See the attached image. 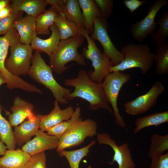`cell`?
Returning a JSON list of instances; mask_svg holds the SVG:
<instances>
[{
    "label": "cell",
    "mask_w": 168,
    "mask_h": 168,
    "mask_svg": "<svg viewBox=\"0 0 168 168\" xmlns=\"http://www.w3.org/2000/svg\"><path fill=\"white\" fill-rule=\"evenodd\" d=\"M64 83L65 86L75 88L66 97L68 101L79 97L89 102V109L91 110L102 109L113 114L101 83L92 81L84 69L79 71L76 78L64 79Z\"/></svg>",
    "instance_id": "6da1fadb"
},
{
    "label": "cell",
    "mask_w": 168,
    "mask_h": 168,
    "mask_svg": "<svg viewBox=\"0 0 168 168\" xmlns=\"http://www.w3.org/2000/svg\"><path fill=\"white\" fill-rule=\"evenodd\" d=\"M124 59L118 64L110 67V73L123 72L126 70L138 68L142 74H144L152 68L155 57L148 45L128 44L124 46L120 51Z\"/></svg>",
    "instance_id": "7a4b0ae2"
},
{
    "label": "cell",
    "mask_w": 168,
    "mask_h": 168,
    "mask_svg": "<svg viewBox=\"0 0 168 168\" xmlns=\"http://www.w3.org/2000/svg\"><path fill=\"white\" fill-rule=\"evenodd\" d=\"M85 39L81 35L60 40L56 49L49 57V64L53 71L58 75L62 74L69 68L65 65L71 61H75L80 66L85 65V58L77 50Z\"/></svg>",
    "instance_id": "3957f363"
},
{
    "label": "cell",
    "mask_w": 168,
    "mask_h": 168,
    "mask_svg": "<svg viewBox=\"0 0 168 168\" xmlns=\"http://www.w3.org/2000/svg\"><path fill=\"white\" fill-rule=\"evenodd\" d=\"M31 65L28 73L29 76L37 82L49 89L58 103L67 104L66 97L71 93V90L59 84L53 75V70L48 65L40 52L35 51L33 55Z\"/></svg>",
    "instance_id": "277c9868"
},
{
    "label": "cell",
    "mask_w": 168,
    "mask_h": 168,
    "mask_svg": "<svg viewBox=\"0 0 168 168\" xmlns=\"http://www.w3.org/2000/svg\"><path fill=\"white\" fill-rule=\"evenodd\" d=\"M82 34L86 39L88 46L82 50L84 58L91 60L94 68L90 69L87 73L93 82L100 84L110 72L109 69L113 64L109 58L102 52L96 45L94 40L91 39L86 30L82 31Z\"/></svg>",
    "instance_id": "5b68a950"
},
{
    "label": "cell",
    "mask_w": 168,
    "mask_h": 168,
    "mask_svg": "<svg viewBox=\"0 0 168 168\" xmlns=\"http://www.w3.org/2000/svg\"><path fill=\"white\" fill-rule=\"evenodd\" d=\"M131 75L121 71L110 73L101 83L108 101L112 107L116 124L121 128L127 126L123 117L120 114L117 106V100L123 86L130 80Z\"/></svg>",
    "instance_id": "8992f818"
},
{
    "label": "cell",
    "mask_w": 168,
    "mask_h": 168,
    "mask_svg": "<svg viewBox=\"0 0 168 168\" xmlns=\"http://www.w3.org/2000/svg\"><path fill=\"white\" fill-rule=\"evenodd\" d=\"M97 124L94 120L82 118L60 138L56 151L58 152L66 148L80 145L87 137L97 135Z\"/></svg>",
    "instance_id": "52a82bcc"
},
{
    "label": "cell",
    "mask_w": 168,
    "mask_h": 168,
    "mask_svg": "<svg viewBox=\"0 0 168 168\" xmlns=\"http://www.w3.org/2000/svg\"><path fill=\"white\" fill-rule=\"evenodd\" d=\"M9 49L10 55L5 62L6 69L16 77L28 74L34 50L30 45L20 42L12 45Z\"/></svg>",
    "instance_id": "ba28073f"
},
{
    "label": "cell",
    "mask_w": 168,
    "mask_h": 168,
    "mask_svg": "<svg viewBox=\"0 0 168 168\" xmlns=\"http://www.w3.org/2000/svg\"><path fill=\"white\" fill-rule=\"evenodd\" d=\"M165 90L164 86L161 82H156L146 93L133 100L125 102L123 104L125 112L132 115L146 112L155 105L158 98Z\"/></svg>",
    "instance_id": "9c48e42d"
},
{
    "label": "cell",
    "mask_w": 168,
    "mask_h": 168,
    "mask_svg": "<svg viewBox=\"0 0 168 168\" xmlns=\"http://www.w3.org/2000/svg\"><path fill=\"white\" fill-rule=\"evenodd\" d=\"M108 26L106 19L101 16L97 18L94 24L93 31L90 37L100 43L103 48V53L109 58L114 66L122 61L124 57L111 41L108 33Z\"/></svg>",
    "instance_id": "30bf717a"
},
{
    "label": "cell",
    "mask_w": 168,
    "mask_h": 168,
    "mask_svg": "<svg viewBox=\"0 0 168 168\" xmlns=\"http://www.w3.org/2000/svg\"><path fill=\"white\" fill-rule=\"evenodd\" d=\"M168 5L167 0H156L150 7L145 17L132 25L130 30L133 38L142 42L149 35H153L157 24L155 21L156 16L161 8Z\"/></svg>",
    "instance_id": "8fae6325"
},
{
    "label": "cell",
    "mask_w": 168,
    "mask_h": 168,
    "mask_svg": "<svg viewBox=\"0 0 168 168\" xmlns=\"http://www.w3.org/2000/svg\"><path fill=\"white\" fill-rule=\"evenodd\" d=\"M96 138L99 145H109L114 151L112 160L111 162H108L109 164L112 165L116 162L118 165V168H135L136 165L127 143H124L118 146L110 135L106 133L97 134Z\"/></svg>",
    "instance_id": "7c38bea8"
},
{
    "label": "cell",
    "mask_w": 168,
    "mask_h": 168,
    "mask_svg": "<svg viewBox=\"0 0 168 168\" xmlns=\"http://www.w3.org/2000/svg\"><path fill=\"white\" fill-rule=\"evenodd\" d=\"M21 42L17 32L14 28H12L3 36H0V70L7 81V87L12 89L17 87L20 84L21 79L11 74L6 69L5 62L10 47Z\"/></svg>",
    "instance_id": "4fadbf2b"
},
{
    "label": "cell",
    "mask_w": 168,
    "mask_h": 168,
    "mask_svg": "<svg viewBox=\"0 0 168 168\" xmlns=\"http://www.w3.org/2000/svg\"><path fill=\"white\" fill-rule=\"evenodd\" d=\"M35 137L25 143L21 150L30 156L47 150L56 149L60 138L48 134L39 129Z\"/></svg>",
    "instance_id": "5bb4252c"
},
{
    "label": "cell",
    "mask_w": 168,
    "mask_h": 168,
    "mask_svg": "<svg viewBox=\"0 0 168 168\" xmlns=\"http://www.w3.org/2000/svg\"><path fill=\"white\" fill-rule=\"evenodd\" d=\"M42 115H32L14 127L13 134L16 144L21 146L30 140L40 128Z\"/></svg>",
    "instance_id": "9a60e30c"
},
{
    "label": "cell",
    "mask_w": 168,
    "mask_h": 168,
    "mask_svg": "<svg viewBox=\"0 0 168 168\" xmlns=\"http://www.w3.org/2000/svg\"><path fill=\"white\" fill-rule=\"evenodd\" d=\"M56 10L67 20L76 25L82 31L85 30V20L78 0H60Z\"/></svg>",
    "instance_id": "2e32d148"
},
{
    "label": "cell",
    "mask_w": 168,
    "mask_h": 168,
    "mask_svg": "<svg viewBox=\"0 0 168 168\" xmlns=\"http://www.w3.org/2000/svg\"><path fill=\"white\" fill-rule=\"evenodd\" d=\"M54 108L50 113L42 115L40 122V129L44 132L49 128L61 122L70 119L74 110L72 106L61 110L58 102L55 100L54 102Z\"/></svg>",
    "instance_id": "e0dca14e"
},
{
    "label": "cell",
    "mask_w": 168,
    "mask_h": 168,
    "mask_svg": "<svg viewBox=\"0 0 168 168\" xmlns=\"http://www.w3.org/2000/svg\"><path fill=\"white\" fill-rule=\"evenodd\" d=\"M50 30L51 35L46 39L40 38L34 32L30 44L34 50L40 53L44 52L49 57L56 49L61 40L59 31L54 24L50 27Z\"/></svg>",
    "instance_id": "ac0fdd59"
},
{
    "label": "cell",
    "mask_w": 168,
    "mask_h": 168,
    "mask_svg": "<svg viewBox=\"0 0 168 168\" xmlns=\"http://www.w3.org/2000/svg\"><path fill=\"white\" fill-rule=\"evenodd\" d=\"M33 108L32 104L19 96L16 97L10 108L11 111L8 115L11 126L15 127L32 115Z\"/></svg>",
    "instance_id": "d6986e66"
},
{
    "label": "cell",
    "mask_w": 168,
    "mask_h": 168,
    "mask_svg": "<svg viewBox=\"0 0 168 168\" xmlns=\"http://www.w3.org/2000/svg\"><path fill=\"white\" fill-rule=\"evenodd\" d=\"M35 18L27 15L24 17L17 18L14 22L12 27L16 30L21 43L30 44L35 32Z\"/></svg>",
    "instance_id": "ffe728a7"
},
{
    "label": "cell",
    "mask_w": 168,
    "mask_h": 168,
    "mask_svg": "<svg viewBox=\"0 0 168 168\" xmlns=\"http://www.w3.org/2000/svg\"><path fill=\"white\" fill-rule=\"evenodd\" d=\"M31 156L21 149H8L4 155L0 157V167L24 168Z\"/></svg>",
    "instance_id": "44dd1931"
},
{
    "label": "cell",
    "mask_w": 168,
    "mask_h": 168,
    "mask_svg": "<svg viewBox=\"0 0 168 168\" xmlns=\"http://www.w3.org/2000/svg\"><path fill=\"white\" fill-rule=\"evenodd\" d=\"M11 2L14 10L24 12L27 15L35 17L44 12L48 5L46 0H13Z\"/></svg>",
    "instance_id": "7402d4cb"
},
{
    "label": "cell",
    "mask_w": 168,
    "mask_h": 168,
    "mask_svg": "<svg viewBox=\"0 0 168 168\" xmlns=\"http://www.w3.org/2000/svg\"><path fill=\"white\" fill-rule=\"evenodd\" d=\"M78 2L84 17L85 30L89 34H91L96 20L101 16L100 10L94 0H78Z\"/></svg>",
    "instance_id": "603a6c76"
},
{
    "label": "cell",
    "mask_w": 168,
    "mask_h": 168,
    "mask_svg": "<svg viewBox=\"0 0 168 168\" xmlns=\"http://www.w3.org/2000/svg\"><path fill=\"white\" fill-rule=\"evenodd\" d=\"M58 13L51 7L43 13L35 18V32L37 35H49L50 33V27L54 23Z\"/></svg>",
    "instance_id": "cb8c5ba5"
},
{
    "label": "cell",
    "mask_w": 168,
    "mask_h": 168,
    "mask_svg": "<svg viewBox=\"0 0 168 168\" xmlns=\"http://www.w3.org/2000/svg\"><path fill=\"white\" fill-rule=\"evenodd\" d=\"M168 122V111L156 112L138 118L135 122L134 133H138L143 128L152 126H157Z\"/></svg>",
    "instance_id": "d4e9b609"
},
{
    "label": "cell",
    "mask_w": 168,
    "mask_h": 168,
    "mask_svg": "<svg viewBox=\"0 0 168 168\" xmlns=\"http://www.w3.org/2000/svg\"><path fill=\"white\" fill-rule=\"evenodd\" d=\"M54 24L59 31L61 40H66L82 35V31L76 25L67 20L60 13H58Z\"/></svg>",
    "instance_id": "484cf974"
},
{
    "label": "cell",
    "mask_w": 168,
    "mask_h": 168,
    "mask_svg": "<svg viewBox=\"0 0 168 168\" xmlns=\"http://www.w3.org/2000/svg\"><path fill=\"white\" fill-rule=\"evenodd\" d=\"M95 143V141L93 140L88 145L81 148L71 151L63 150L58 152V155L66 158L70 168H79L81 161L90 152V148ZM91 168V166H89L86 168Z\"/></svg>",
    "instance_id": "4316f807"
},
{
    "label": "cell",
    "mask_w": 168,
    "mask_h": 168,
    "mask_svg": "<svg viewBox=\"0 0 168 168\" xmlns=\"http://www.w3.org/2000/svg\"><path fill=\"white\" fill-rule=\"evenodd\" d=\"M81 109L77 106L71 118L47 129V133L49 135L60 138L64 133L70 129L81 118L80 117Z\"/></svg>",
    "instance_id": "83f0119b"
},
{
    "label": "cell",
    "mask_w": 168,
    "mask_h": 168,
    "mask_svg": "<svg viewBox=\"0 0 168 168\" xmlns=\"http://www.w3.org/2000/svg\"><path fill=\"white\" fill-rule=\"evenodd\" d=\"M156 66L155 74L161 76L168 73V43L157 46L154 54Z\"/></svg>",
    "instance_id": "f1b7e54d"
},
{
    "label": "cell",
    "mask_w": 168,
    "mask_h": 168,
    "mask_svg": "<svg viewBox=\"0 0 168 168\" xmlns=\"http://www.w3.org/2000/svg\"><path fill=\"white\" fill-rule=\"evenodd\" d=\"M0 110V140L9 150L15 149L16 143L12 126L2 114Z\"/></svg>",
    "instance_id": "f546056e"
},
{
    "label": "cell",
    "mask_w": 168,
    "mask_h": 168,
    "mask_svg": "<svg viewBox=\"0 0 168 168\" xmlns=\"http://www.w3.org/2000/svg\"><path fill=\"white\" fill-rule=\"evenodd\" d=\"M168 150V135L154 134L151 138L148 155L151 158L163 154Z\"/></svg>",
    "instance_id": "4dcf8cb0"
},
{
    "label": "cell",
    "mask_w": 168,
    "mask_h": 168,
    "mask_svg": "<svg viewBox=\"0 0 168 168\" xmlns=\"http://www.w3.org/2000/svg\"><path fill=\"white\" fill-rule=\"evenodd\" d=\"M157 24L159 25L157 32L154 33L152 38L157 46L164 45L168 37V12L166 11L159 19Z\"/></svg>",
    "instance_id": "1f68e13d"
},
{
    "label": "cell",
    "mask_w": 168,
    "mask_h": 168,
    "mask_svg": "<svg viewBox=\"0 0 168 168\" xmlns=\"http://www.w3.org/2000/svg\"><path fill=\"white\" fill-rule=\"evenodd\" d=\"M22 12H16L12 8L10 15L0 19V35H4L8 32L12 27L14 21L17 18L22 16Z\"/></svg>",
    "instance_id": "d6a6232c"
},
{
    "label": "cell",
    "mask_w": 168,
    "mask_h": 168,
    "mask_svg": "<svg viewBox=\"0 0 168 168\" xmlns=\"http://www.w3.org/2000/svg\"><path fill=\"white\" fill-rule=\"evenodd\" d=\"M46 161L44 151L31 156L24 168H46Z\"/></svg>",
    "instance_id": "836d02e7"
},
{
    "label": "cell",
    "mask_w": 168,
    "mask_h": 168,
    "mask_svg": "<svg viewBox=\"0 0 168 168\" xmlns=\"http://www.w3.org/2000/svg\"><path fill=\"white\" fill-rule=\"evenodd\" d=\"M94 2L99 8L101 17L105 19L112 14L114 7L112 0H94Z\"/></svg>",
    "instance_id": "e575fe53"
},
{
    "label": "cell",
    "mask_w": 168,
    "mask_h": 168,
    "mask_svg": "<svg viewBox=\"0 0 168 168\" xmlns=\"http://www.w3.org/2000/svg\"><path fill=\"white\" fill-rule=\"evenodd\" d=\"M149 168H168V152L151 158Z\"/></svg>",
    "instance_id": "d590c367"
},
{
    "label": "cell",
    "mask_w": 168,
    "mask_h": 168,
    "mask_svg": "<svg viewBox=\"0 0 168 168\" xmlns=\"http://www.w3.org/2000/svg\"><path fill=\"white\" fill-rule=\"evenodd\" d=\"M147 2L139 0H124L123 2L130 12L133 13L140 7L144 4Z\"/></svg>",
    "instance_id": "8d00e7d4"
},
{
    "label": "cell",
    "mask_w": 168,
    "mask_h": 168,
    "mask_svg": "<svg viewBox=\"0 0 168 168\" xmlns=\"http://www.w3.org/2000/svg\"><path fill=\"white\" fill-rule=\"evenodd\" d=\"M12 10V6L11 4H9L0 10V19L7 17L10 15Z\"/></svg>",
    "instance_id": "74e56055"
},
{
    "label": "cell",
    "mask_w": 168,
    "mask_h": 168,
    "mask_svg": "<svg viewBox=\"0 0 168 168\" xmlns=\"http://www.w3.org/2000/svg\"><path fill=\"white\" fill-rule=\"evenodd\" d=\"M7 80L5 77L3 75L2 72L0 70V86L3 84H7ZM0 110H4L6 114H7L9 112L5 110L2 107L1 105V103L0 102Z\"/></svg>",
    "instance_id": "f35d334b"
},
{
    "label": "cell",
    "mask_w": 168,
    "mask_h": 168,
    "mask_svg": "<svg viewBox=\"0 0 168 168\" xmlns=\"http://www.w3.org/2000/svg\"><path fill=\"white\" fill-rule=\"evenodd\" d=\"M7 149V146L0 140V156L4 155Z\"/></svg>",
    "instance_id": "ab89813d"
},
{
    "label": "cell",
    "mask_w": 168,
    "mask_h": 168,
    "mask_svg": "<svg viewBox=\"0 0 168 168\" xmlns=\"http://www.w3.org/2000/svg\"><path fill=\"white\" fill-rule=\"evenodd\" d=\"M11 1L9 0H0V10L10 4Z\"/></svg>",
    "instance_id": "60d3db41"
},
{
    "label": "cell",
    "mask_w": 168,
    "mask_h": 168,
    "mask_svg": "<svg viewBox=\"0 0 168 168\" xmlns=\"http://www.w3.org/2000/svg\"><path fill=\"white\" fill-rule=\"evenodd\" d=\"M0 168H1V167H0Z\"/></svg>",
    "instance_id": "b9f144b4"
}]
</instances>
